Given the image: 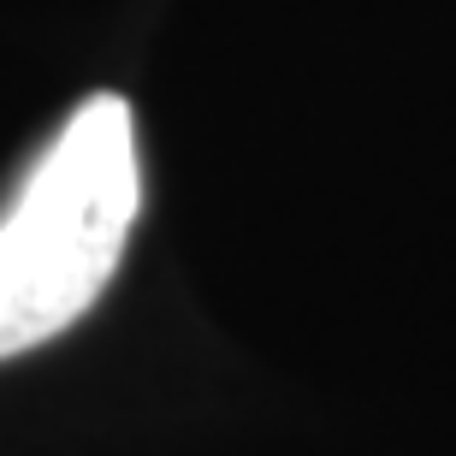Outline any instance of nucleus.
Returning <instances> with one entry per match:
<instances>
[{
    "instance_id": "nucleus-1",
    "label": "nucleus",
    "mask_w": 456,
    "mask_h": 456,
    "mask_svg": "<svg viewBox=\"0 0 456 456\" xmlns=\"http://www.w3.org/2000/svg\"><path fill=\"white\" fill-rule=\"evenodd\" d=\"M142 208L125 95H89L0 214V362L60 338L118 273Z\"/></svg>"
}]
</instances>
